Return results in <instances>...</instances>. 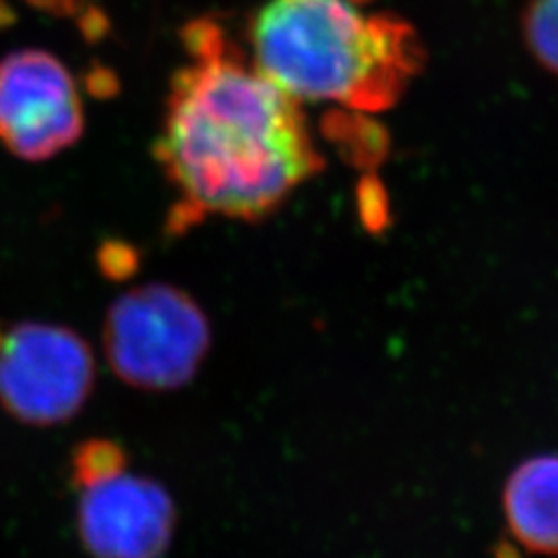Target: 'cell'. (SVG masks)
<instances>
[{"label":"cell","instance_id":"cell-1","mask_svg":"<svg viewBox=\"0 0 558 558\" xmlns=\"http://www.w3.org/2000/svg\"><path fill=\"white\" fill-rule=\"evenodd\" d=\"M189 62L170 81L156 141L177 195L170 230L207 218L263 220L320 168L300 101L267 80L218 21L182 29Z\"/></svg>","mask_w":558,"mask_h":558},{"label":"cell","instance_id":"cell-2","mask_svg":"<svg viewBox=\"0 0 558 558\" xmlns=\"http://www.w3.org/2000/svg\"><path fill=\"white\" fill-rule=\"evenodd\" d=\"M373 0H265L248 27L251 60L288 96L383 112L424 62L412 23L368 13Z\"/></svg>","mask_w":558,"mask_h":558},{"label":"cell","instance_id":"cell-3","mask_svg":"<svg viewBox=\"0 0 558 558\" xmlns=\"http://www.w3.org/2000/svg\"><path fill=\"white\" fill-rule=\"evenodd\" d=\"M211 329L199 304L168 283H145L114 300L104 320V350L122 383L170 391L197 375Z\"/></svg>","mask_w":558,"mask_h":558},{"label":"cell","instance_id":"cell-4","mask_svg":"<svg viewBox=\"0 0 558 558\" xmlns=\"http://www.w3.org/2000/svg\"><path fill=\"white\" fill-rule=\"evenodd\" d=\"M80 493L81 539L94 558H161L177 530V509L166 488L129 472L114 440L92 439L73 453Z\"/></svg>","mask_w":558,"mask_h":558},{"label":"cell","instance_id":"cell-5","mask_svg":"<svg viewBox=\"0 0 558 558\" xmlns=\"http://www.w3.org/2000/svg\"><path fill=\"white\" fill-rule=\"evenodd\" d=\"M96 360L73 329L23 320L0 327V405L25 424L75 418L92 396Z\"/></svg>","mask_w":558,"mask_h":558},{"label":"cell","instance_id":"cell-6","mask_svg":"<svg viewBox=\"0 0 558 558\" xmlns=\"http://www.w3.org/2000/svg\"><path fill=\"white\" fill-rule=\"evenodd\" d=\"M80 87L54 54L20 50L0 60V143L21 160L44 161L83 135Z\"/></svg>","mask_w":558,"mask_h":558},{"label":"cell","instance_id":"cell-7","mask_svg":"<svg viewBox=\"0 0 558 558\" xmlns=\"http://www.w3.org/2000/svg\"><path fill=\"white\" fill-rule=\"evenodd\" d=\"M502 507L521 546L558 557V456L523 461L507 480Z\"/></svg>","mask_w":558,"mask_h":558},{"label":"cell","instance_id":"cell-8","mask_svg":"<svg viewBox=\"0 0 558 558\" xmlns=\"http://www.w3.org/2000/svg\"><path fill=\"white\" fill-rule=\"evenodd\" d=\"M521 25L532 57L558 80V0H530Z\"/></svg>","mask_w":558,"mask_h":558},{"label":"cell","instance_id":"cell-9","mask_svg":"<svg viewBox=\"0 0 558 558\" xmlns=\"http://www.w3.org/2000/svg\"><path fill=\"white\" fill-rule=\"evenodd\" d=\"M27 4L41 9L46 13L59 15V17H66V15H81L83 20L94 11H85V7L89 4V0H25ZM0 21H2V11H0Z\"/></svg>","mask_w":558,"mask_h":558},{"label":"cell","instance_id":"cell-10","mask_svg":"<svg viewBox=\"0 0 558 558\" xmlns=\"http://www.w3.org/2000/svg\"><path fill=\"white\" fill-rule=\"evenodd\" d=\"M490 555H493V558H523L521 557V553H519L518 546L509 538H500L499 542L493 546Z\"/></svg>","mask_w":558,"mask_h":558}]
</instances>
